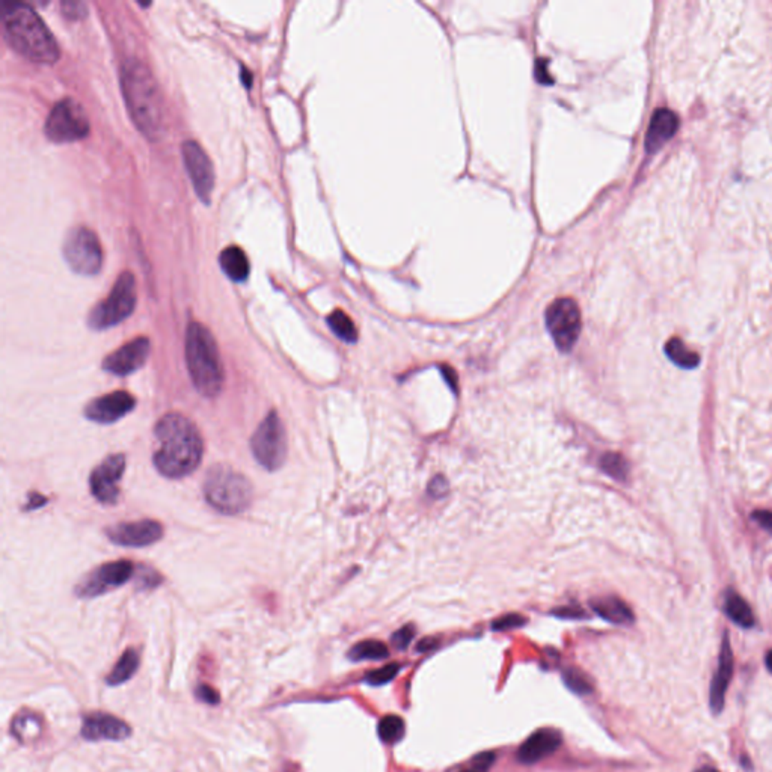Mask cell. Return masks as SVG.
Returning <instances> with one entry per match:
<instances>
[{
	"instance_id": "obj_5",
	"label": "cell",
	"mask_w": 772,
	"mask_h": 772,
	"mask_svg": "<svg viewBox=\"0 0 772 772\" xmlns=\"http://www.w3.org/2000/svg\"><path fill=\"white\" fill-rule=\"evenodd\" d=\"M252 484L231 466L215 465L204 480V497L219 513L240 515L252 502Z\"/></svg>"
},
{
	"instance_id": "obj_3",
	"label": "cell",
	"mask_w": 772,
	"mask_h": 772,
	"mask_svg": "<svg viewBox=\"0 0 772 772\" xmlns=\"http://www.w3.org/2000/svg\"><path fill=\"white\" fill-rule=\"evenodd\" d=\"M121 89L130 117L151 141L164 135V104L151 71L139 61H128L121 72Z\"/></svg>"
},
{
	"instance_id": "obj_29",
	"label": "cell",
	"mask_w": 772,
	"mask_h": 772,
	"mask_svg": "<svg viewBox=\"0 0 772 772\" xmlns=\"http://www.w3.org/2000/svg\"><path fill=\"white\" fill-rule=\"evenodd\" d=\"M404 721L398 715H386L379 721L377 733L382 741L386 744L398 742L404 736Z\"/></svg>"
},
{
	"instance_id": "obj_44",
	"label": "cell",
	"mask_w": 772,
	"mask_h": 772,
	"mask_svg": "<svg viewBox=\"0 0 772 772\" xmlns=\"http://www.w3.org/2000/svg\"><path fill=\"white\" fill-rule=\"evenodd\" d=\"M765 664H766L768 670H769V671L772 673V650H769V652L766 653V657H765Z\"/></svg>"
},
{
	"instance_id": "obj_30",
	"label": "cell",
	"mask_w": 772,
	"mask_h": 772,
	"mask_svg": "<svg viewBox=\"0 0 772 772\" xmlns=\"http://www.w3.org/2000/svg\"><path fill=\"white\" fill-rule=\"evenodd\" d=\"M563 680L566 686L573 691L576 694H590L593 691V685L591 682L588 680L587 674H584L582 671L576 670V669H568L563 673Z\"/></svg>"
},
{
	"instance_id": "obj_15",
	"label": "cell",
	"mask_w": 772,
	"mask_h": 772,
	"mask_svg": "<svg viewBox=\"0 0 772 772\" xmlns=\"http://www.w3.org/2000/svg\"><path fill=\"white\" fill-rule=\"evenodd\" d=\"M150 355V339L145 337H137L127 344L119 347L118 350L108 355L103 361L104 371L112 373L115 376H128L139 370L148 359Z\"/></svg>"
},
{
	"instance_id": "obj_36",
	"label": "cell",
	"mask_w": 772,
	"mask_h": 772,
	"mask_svg": "<svg viewBox=\"0 0 772 772\" xmlns=\"http://www.w3.org/2000/svg\"><path fill=\"white\" fill-rule=\"evenodd\" d=\"M446 492H448V483H446V480L442 475H436L428 484V493L435 498H439V497H444Z\"/></svg>"
},
{
	"instance_id": "obj_1",
	"label": "cell",
	"mask_w": 772,
	"mask_h": 772,
	"mask_svg": "<svg viewBox=\"0 0 772 772\" xmlns=\"http://www.w3.org/2000/svg\"><path fill=\"white\" fill-rule=\"evenodd\" d=\"M157 448L154 465L168 478H183L199 466L204 442L197 426L178 412L166 413L154 428Z\"/></svg>"
},
{
	"instance_id": "obj_41",
	"label": "cell",
	"mask_w": 772,
	"mask_h": 772,
	"mask_svg": "<svg viewBox=\"0 0 772 772\" xmlns=\"http://www.w3.org/2000/svg\"><path fill=\"white\" fill-rule=\"evenodd\" d=\"M83 6H85V5H83V3H80V2H63V3H62V10H63V14L70 15L71 19H76L77 15H83V14H80V12L76 11L77 8L80 10V8H83Z\"/></svg>"
},
{
	"instance_id": "obj_27",
	"label": "cell",
	"mask_w": 772,
	"mask_h": 772,
	"mask_svg": "<svg viewBox=\"0 0 772 772\" xmlns=\"http://www.w3.org/2000/svg\"><path fill=\"white\" fill-rule=\"evenodd\" d=\"M328 324L330 330L339 338L346 341V343H356L357 339V330L353 320L348 317L344 311L335 310L328 317Z\"/></svg>"
},
{
	"instance_id": "obj_20",
	"label": "cell",
	"mask_w": 772,
	"mask_h": 772,
	"mask_svg": "<svg viewBox=\"0 0 772 772\" xmlns=\"http://www.w3.org/2000/svg\"><path fill=\"white\" fill-rule=\"evenodd\" d=\"M679 130V118L670 109H656L647 127L644 146L649 154H655L667 143Z\"/></svg>"
},
{
	"instance_id": "obj_16",
	"label": "cell",
	"mask_w": 772,
	"mask_h": 772,
	"mask_svg": "<svg viewBox=\"0 0 772 772\" xmlns=\"http://www.w3.org/2000/svg\"><path fill=\"white\" fill-rule=\"evenodd\" d=\"M135 406L136 398L132 394L127 391H115L92 400L85 408V415L94 422L112 424L132 412Z\"/></svg>"
},
{
	"instance_id": "obj_34",
	"label": "cell",
	"mask_w": 772,
	"mask_h": 772,
	"mask_svg": "<svg viewBox=\"0 0 772 772\" xmlns=\"http://www.w3.org/2000/svg\"><path fill=\"white\" fill-rule=\"evenodd\" d=\"M195 695L199 702L207 704H217L219 703V693L208 685H199L195 691Z\"/></svg>"
},
{
	"instance_id": "obj_23",
	"label": "cell",
	"mask_w": 772,
	"mask_h": 772,
	"mask_svg": "<svg viewBox=\"0 0 772 772\" xmlns=\"http://www.w3.org/2000/svg\"><path fill=\"white\" fill-rule=\"evenodd\" d=\"M724 613L729 619L741 628H753L755 624L754 614L745 599L733 590H727L724 596Z\"/></svg>"
},
{
	"instance_id": "obj_35",
	"label": "cell",
	"mask_w": 772,
	"mask_h": 772,
	"mask_svg": "<svg viewBox=\"0 0 772 772\" xmlns=\"http://www.w3.org/2000/svg\"><path fill=\"white\" fill-rule=\"evenodd\" d=\"M753 521L763 530L772 534V511L771 510H754L751 515Z\"/></svg>"
},
{
	"instance_id": "obj_42",
	"label": "cell",
	"mask_w": 772,
	"mask_h": 772,
	"mask_svg": "<svg viewBox=\"0 0 772 772\" xmlns=\"http://www.w3.org/2000/svg\"><path fill=\"white\" fill-rule=\"evenodd\" d=\"M46 501H47V499H46L44 497H41V495L34 493V495H30V498H29V506H28L26 508H28V510H32V508H38V507L44 506V504H46Z\"/></svg>"
},
{
	"instance_id": "obj_17",
	"label": "cell",
	"mask_w": 772,
	"mask_h": 772,
	"mask_svg": "<svg viewBox=\"0 0 772 772\" xmlns=\"http://www.w3.org/2000/svg\"><path fill=\"white\" fill-rule=\"evenodd\" d=\"M80 735L91 742L97 741H124L132 735V729L126 721L110 713L94 712L83 718Z\"/></svg>"
},
{
	"instance_id": "obj_32",
	"label": "cell",
	"mask_w": 772,
	"mask_h": 772,
	"mask_svg": "<svg viewBox=\"0 0 772 772\" xmlns=\"http://www.w3.org/2000/svg\"><path fill=\"white\" fill-rule=\"evenodd\" d=\"M526 623V619L521 614H507V615H502L499 619H497L492 624V629L493 631H510V629H516V628H521Z\"/></svg>"
},
{
	"instance_id": "obj_43",
	"label": "cell",
	"mask_w": 772,
	"mask_h": 772,
	"mask_svg": "<svg viewBox=\"0 0 772 772\" xmlns=\"http://www.w3.org/2000/svg\"><path fill=\"white\" fill-rule=\"evenodd\" d=\"M436 646H437V641H436V640H433V638H424V640H422L421 643L418 644V650H419V652H427V650H432V649L436 647Z\"/></svg>"
},
{
	"instance_id": "obj_18",
	"label": "cell",
	"mask_w": 772,
	"mask_h": 772,
	"mask_svg": "<svg viewBox=\"0 0 772 772\" xmlns=\"http://www.w3.org/2000/svg\"><path fill=\"white\" fill-rule=\"evenodd\" d=\"M733 662L735 661H733V653H731L729 633L726 632L721 643L718 669L715 671V676L711 682L709 700H711V709L715 713H720L722 708H724L727 689L731 682V677H733V670H735Z\"/></svg>"
},
{
	"instance_id": "obj_9",
	"label": "cell",
	"mask_w": 772,
	"mask_h": 772,
	"mask_svg": "<svg viewBox=\"0 0 772 772\" xmlns=\"http://www.w3.org/2000/svg\"><path fill=\"white\" fill-rule=\"evenodd\" d=\"M63 257L79 275L94 276L101 270L103 249L97 235L83 226L71 230L63 243Z\"/></svg>"
},
{
	"instance_id": "obj_31",
	"label": "cell",
	"mask_w": 772,
	"mask_h": 772,
	"mask_svg": "<svg viewBox=\"0 0 772 772\" xmlns=\"http://www.w3.org/2000/svg\"><path fill=\"white\" fill-rule=\"evenodd\" d=\"M398 671H400V665H398V664L385 665V667H382L379 670L370 671L367 674V677H365V684H368L370 686L386 685V684H389V682L395 679Z\"/></svg>"
},
{
	"instance_id": "obj_46",
	"label": "cell",
	"mask_w": 772,
	"mask_h": 772,
	"mask_svg": "<svg viewBox=\"0 0 772 772\" xmlns=\"http://www.w3.org/2000/svg\"><path fill=\"white\" fill-rule=\"evenodd\" d=\"M462 772H478V771H475V769H474V771H462Z\"/></svg>"
},
{
	"instance_id": "obj_38",
	"label": "cell",
	"mask_w": 772,
	"mask_h": 772,
	"mask_svg": "<svg viewBox=\"0 0 772 772\" xmlns=\"http://www.w3.org/2000/svg\"><path fill=\"white\" fill-rule=\"evenodd\" d=\"M495 762V754L493 753H482L478 754L477 758L474 759V766L477 768L475 771L478 772H484L489 769Z\"/></svg>"
},
{
	"instance_id": "obj_4",
	"label": "cell",
	"mask_w": 772,
	"mask_h": 772,
	"mask_svg": "<svg viewBox=\"0 0 772 772\" xmlns=\"http://www.w3.org/2000/svg\"><path fill=\"white\" fill-rule=\"evenodd\" d=\"M186 362L201 395L216 397L222 391L225 373L221 353L213 334L198 321H192L186 332Z\"/></svg>"
},
{
	"instance_id": "obj_40",
	"label": "cell",
	"mask_w": 772,
	"mask_h": 772,
	"mask_svg": "<svg viewBox=\"0 0 772 772\" xmlns=\"http://www.w3.org/2000/svg\"><path fill=\"white\" fill-rule=\"evenodd\" d=\"M441 371H442L444 379L446 380V384H448V386L453 389L454 393H456V391H457V384H459V382H457L459 379H457L456 371H454L451 367H446V365H444V367L441 368Z\"/></svg>"
},
{
	"instance_id": "obj_22",
	"label": "cell",
	"mask_w": 772,
	"mask_h": 772,
	"mask_svg": "<svg viewBox=\"0 0 772 772\" xmlns=\"http://www.w3.org/2000/svg\"><path fill=\"white\" fill-rule=\"evenodd\" d=\"M219 263H221L224 273L234 282L245 281L249 276L250 264L248 255L239 246L225 248L221 252V257H219Z\"/></svg>"
},
{
	"instance_id": "obj_25",
	"label": "cell",
	"mask_w": 772,
	"mask_h": 772,
	"mask_svg": "<svg viewBox=\"0 0 772 772\" xmlns=\"http://www.w3.org/2000/svg\"><path fill=\"white\" fill-rule=\"evenodd\" d=\"M665 355H667L669 359L676 364L677 367L680 368H685V370H693L697 368L698 365H700V355L689 350V348L685 346L684 341L680 338H671L667 341V344H665Z\"/></svg>"
},
{
	"instance_id": "obj_28",
	"label": "cell",
	"mask_w": 772,
	"mask_h": 772,
	"mask_svg": "<svg viewBox=\"0 0 772 772\" xmlns=\"http://www.w3.org/2000/svg\"><path fill=\"white\" fill-rule=\"evenodd\" d=\"M599 466L617 482H624L629 475V463L619 453H605L599 460Z\"/></svg>"
},
{
	"instance_id": "obj_19",
	"label": "cell",
	"mask_w": 772,
	"mask_h": 772,
	"mask_svg": "<svg viewBox=\"0 0 772 772\" xmlns=\"http://www.w3.org/2000/svg\"><path fill=\"white\" fill-rule=\"evenodd\" d=\"M563 742L562 735L554 729H542L533 733L517 750V759L525 765H533L554 754Z\"/></svg>"
},
{
	"instance_id": "obj_26",
	"label": "cell",
	"mask_w": 772,
	"mask_h": 772,
	"mask_svg": "<svg viewBox=\"0 0 772 772\" xmlns=\"http://www.w3.org/2000/svg\"><path fill=\"white\" fill-rule=\"evenodd\" d=\"M389 655V650L385 643L377 640H365L355 644L348 652V660L355 662L359 661H380L385 660Z\"/></svg>"
},
{
	"instance_id": "obj_33",
	"label": "cell",
	"mask_w": 772,
	"mask_h": 772,
	"mask_svg": "<svg viewBox=\"0 0 772 772\" xmlns=\"http://www.w3.org/2000/svg\"><path fill=\"white\" fill-rule=\"evenodd\" d=\"M413 637H415V628H413L412 624H406V626H403L402 629H398L397 632H394L391 641H393V644H394L395 649L404 650V649L409 647Z\"/></svg>"
},
{
	"instance_id": "obj_13",
	"label": "cell",
	"mask_w": 772,
	"mask_h": 772,
	"mask_svg": "<svg viewBox=\"0 0 772 772\" xmlns=\"http://www.w3.org/2000/svg\"><path fill=\"white\" fill-rule=\"evenodd\" d=\"M124 469V454H112L92 471L89 486H91V492L97 501L106 504V506H112L118 501L119 482L123 478Z\"/></svg>"
},
{
	"instance_id": "obj_2",
	"label": "cell",
	"mask_w": 772,
	"mask_h": 772,
	"mask_svg": "<svg viewBox=\"0 0 772 772\" xmlns=\"http://www.w3.org/2000/svg\"><path fill=\"white\" fill-rule=\"evenodd\" d=\"M2 28L6 43L23 58L38 63H55L59 59L58 43L30 5L3 2Z\"/></svg>"
},
{
	"instance_id": "obj_7",
	"label": "cell",
	"mask_w": 772,
	"mask_h": 772,
	"mask_svg": "<svg viewBox=\"0 0 772 772\" xmlns=\"http://www.w3.org/2000/svg\"><path fill=\"white\" fill-rule=\"evenodd\" d=\"M252 454L267 471H278L287 459V433L279 413L272 410L250 439Z\"/></svg>"
},
{
	"instance_id": "obj_12",
	"label": "cell",
	"mask_w": 772,
	"mask_h": 772,
	"mask_svg": "<svg viewBox=\"0 0 772 772\" xmlns=\"http://www.w3.org/2000/svg\"><path fill=\"white\" fill-rule=\"evenodd\" d=\"M181 152L195 192L204 204H208L215 189L213 164L202 146L195 141H186L181 146Z\"/></svg>"
},
{
	"instance_id": "obj_14",
	"label": "cell",
	"mask_w": 772,
	"mask_h": 772,
	"mask_svg": "<svg viewBox=\"0 0 772 772\" xmlns=\"http://www.w3.org/2000/svg\"><path fill=\"white\" fill-rule=\"evenodd\" d=\"M106 534L110 542L119 546L128 548H143L156 543L164 535V526L157 521L151 519H142L135 522L117 524L106 530Z\"/></svg>"
},
{
	"instance_id": "obj_8",
	"label": "cell",
	"mask_w": 772,
	"mask_h": 772,
	"mask_svg": "<svg viewBox=\"0 0 772 772\" xmlns=\"http://www.w3.org/2000/svg\"><path fill=\"white\" fill-rule=\"evenodd\" d=\"M44 132L55 143H70L83 139L89 133V119L82 104L72 99L59 101L48 113Z\"/></svg>"
},
{
	"instance_id": "obj_10",
	"label": "cell",
	"mask_w": 772,
	"mask_h": 772,
	"mask_svg": "<svg viewBox=\"0 0 772 772\" xmlns=\"http://www.w3.org/2000/svg\"><path fill=\"white\" fill-rule=\"evenodd\" d=\"M546 326L560 350L571 352L582 328L578 304L571 297L554 300L546 310Z\"/></svg>"
},
{
	"instance_id": "obj_11",
	"label": "cell",
	"mask_w": 772,
	"mask_h": 772,
	"mask_svg": "<svg viewBox=\"0 0 772 772\" xmlns=\"http://www.w3.org/2000/svg\"><path fill=\"white\" fill-rule=\"evenodd\" d=\"M135 567L128 560L106 563L97 567L79 582L76 593L80 597H95L124 585L133 576Z\"/></svg>"
},
{
	"instance_id": "obj_37",
	"label": "cell",
	"mask_w": 772,
	"mask_h": 772,
	"mask_svg": "<svg viewBox=\"0 0 772 772\" xmlns=\"http://www.w3.org/2000/svg\"><path fill=\"white\" fill-rule=\"evenodd\" d=\"M554 615L562 617V619H582V617H585V613L578 606H563L557 608Z\"/></svg>"
},
{
	"instance_id": "obj_6",
	"label": "cell",
	"mask_w": 772,
	"mask_h": 772,
	"mask_svg": "<svg viewBox=\"0 0 772 772\" xmlns=\"http://www.w3.org/2000/svg\"><path fill=\"white\" fill-rule=\"evenodd\" d=\"M136 299L135 276L130 272L121 273L117 282L113 284L109 296L95 305L89 313V326L97 330L117 326L135 311Z\"/></svg>"
},
{
	"instance_id": "obj_21",
	"label": "cell",
	"mask_w": 772,
	"mask_h": 772,
	"mask_svg": "<svg viewBox=\"0 0 772 772\" xmlns=\"http://www.w3.org/2000/svg\"><path fill=\"white\" fill-rule=\"evenodd\" d=\"M593 611L604 620L614 624H631L635 620L632 609L626 602L615 596H605L593 599L590 602Z\"/></svg>"
},
{
	"instance_id": "obj_24",
	"label": "cell",
	"mask_w": 772,
	"mask_h": 772,
	"mask_svg": "<svg viewBox=\"0 0 772 772\" xmlns=\"http://www.w3.org/2000/svg\"><path fill=\"white\" fill-rule=\"evenodd\" d=\"M139 662L141 660L136 650L127 649L123 653V656H121L118 662L115 664V667H113L112 671L108 674L106 684L109 686H118L126 684L127 680H130L135 676V673L137 671V669H139Z\"/></svg>"
},
{
	"instance_id": "obj_45",
	"label": "cell",
	"mask_w": 772,
	"mask_h": 772,
	"mask_svg": "<svg viewBox=\"0 0 772 772\" xmlns=\"http://www.w3.org/2000/svg\"><path fill=\"white\" fill-rule=\"evenodd\" d=\"M695 772H720V771H718V769H715V768H712V766H703V768H700V769H697Z\"/></svg>"
},
{
	"instance_id": "obj_39",
	"label": "cell",
	"mask_w": 772,
	"mask_h": 772,
	"mask_svg": "<svg viewBox=\"0 0 772 772\" xmlns=\"http://www.w3.org/2000/svg\"><path fill=\"white\" fill-rule=\"evenodd\" d=\"M535 79L542 83H552V79L548 71V62L546 59H539L535 62Z\"/></svg>"
}]
</instances>
